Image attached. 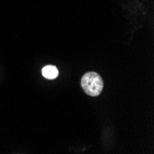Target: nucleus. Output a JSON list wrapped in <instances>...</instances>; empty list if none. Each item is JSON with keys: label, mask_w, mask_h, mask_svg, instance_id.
Listing matches in <instances>:
<instances>
[{"label": "nucleus", "mask_w": 154, "mask_h": 154, "mask_svg": "<svg viewBox=\"0 0 154 154\" xmlns=\"http://www.w3.org/2000/svg\"><path fill=\"white\" fill-rule=\"evenodd\" d=\"M81 87L88 95L95 97L100 95L103 89V80L96 72H87L81 78Z\"/></svg>", "instance_id": "obj_1"}, {"label": "nucleus", "mask_w": 154, "mask_h": 154, "mask_svg": "<svg viewBox=\"0 0 154 154\" xmlns=\"http://www.w3.org/2000/svg\"><path fill=\"white\" fill-rule=\"evenodd\" d=\"M42 74H43V76L47 79H54L57 78L59 72H58L57 67L55 66L49 65V66H45L43 68Z\"/></svg>", "instance_id": "obj_2"}]
</instances>
